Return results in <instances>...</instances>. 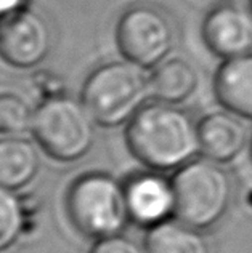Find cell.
Segmentation results:
<instances>
[{"mask_svg": "<svg viewBox=\"0 0 252 253\" xmlns=\"http://www.w3.org/2000/svg\"><path fill=\"white\" fill-rule=\"evenodd\" d=\"M117 48L129 63L152 69L165 63L175 46V29L164 11L135 5L117 21Z\"/></svg>", "mask_w": 252, "mask_h": 253, "instance_id": "cell-6", "label": "cell"}, {"mask_svg": "<svg viewBox=\"0 0 252 253\" xmlns=\"http://www.w3.org/2000/svg\"><path fill=\"white\" fill-rule=\"evenodd\" d=\"M34 112L21 96L15 93L0 95V133L16 135L24 133L32 126Z\"/></svg>", "mask_w": 252, "mask_h": 253, "instance_id": "cell-16", "label": "cell"}, {"mask_svg": "<svg viewBox=\"0 0 252 253\" xmlns=\"http://www.w3.org/2000/svg\"><path fill=\"white\" fill-rule=\"evenodd\" d=\"M15 191L0 186V253L11 249L28 231V221L37 209Z\"/></svg>", "mask_w": 252, "mask_h": 253, "instance_id": "cell-15", "label": "cell"}, {"mask_svg": "<svg viewBox=\"0 0 252 253\" xmlns=\"http://www.w3.org/2000/svg\"><path fill=\"white\" fill-rule=\"evenodd\" d=\"M251 10H252V0H251Z\"/></svg>", "mask_w": 252, "mask_h": 253, "instance_id": "cell-21", "label": "cell"}, {"mask_svg": "<svg viewBox=\"0 0 252 253\" xmlns=\"http://www.w3.org/2000/svg\"><path fill=\"white\" fill-rule=\"evenodd\" d=\"M200 86V74L185 59H167L150 76L151 96L159 103L182 104L188 101Z\"/></svg>", "mask_w": 252, "mask_h": 253, "instance_id": "cell-12", "label": "cell"}, {"mask_svg": "<svg viewBox=\"0 0 252 253\" xmlns=\"http://www.w3.org/2000/svg\"><path fill=\"white\" fill-rule=\"evenodd\" d=\"M41 161L36 148L21 138L0 139V186L21 189L37 175Z\"/></svg>", "mask_w": 252, "mask_h": 253, "instance_id": "cell-13", "label": "cell"}, {"mask_svg": "<svg viewBox=\"0 0 252 253\" xmlns=\"http://www.w3.org/2000/svg\"><path fill=\"white\" fill-rule=\"evenodd\" d=\"M130 221L151 229L175 216V192L172 179L159 171L140 173L125 183Z\"/></svg>", "mask_w": 252, "mask_h": 253, "instance_id": "cell-9", "label": "cell"}, {"mask_svg": "<svg viewBox=\"0 0 252 253\" xmlns=\"http://www.w3.org/2000/svg\"><path fill=\"white\" fill-rule=\"evenodd\" d=\"M145 247L148 253H212L202 232L177 218L148 229Z\"/></svg>", "mask_w": 252, "mask_h": 253, "instance_id": "cell-14", "label": "cell"}, {"mask_svg": "<svg viewBox=\"0 0 252 253\" xmlns=\"http://www.w3.org/2000/svg\"><path fill=\"white\" fill-rule=\"evenodd\" d=\"M251 202H252V201H251Z\"/></svg>", "mask_w": 252, "mask_h": 253, "instance_id": "cell-22", "label": "cell"}, {"mask_svg": "<svg viewBox=\"0 0 252 253\" xmlns=\"http://www.w3.org/2000/svg\"><path fill=\"white\" fill-rule=\"evenodd\" d=\"M205 46L222 59L252 53V13L238 5H218L202 21Z\"/></svg>", "mask_w": 252, "mask_h": 253, "instance_id": "cell-8", "label": "cell"}, {"mask_svg": "<svg viewBox=\"0 0 252 253\" xmlns=\"http://www.w3.org/2000/svg\"><path fill=\"white\" fill-rule=\"evenodd\" d=\"M175 192V218L205 231L227 216L235 197L230 173L209 159L187 164L172 178Z\"/></svg>", "mask_w": 252, "mask_h": 253, "instance_id": "cell-2", "label": "cell"}, {"mask_svg": "<svg viewBox=\"0 0 252 253\" xmlns=\"http://www.w3.org/2000/svg\"><path fill=\"white\" fill-rule=\"evenodd\" d=\"M150 96V79L132 63L103 64L82 86V103L101 126L130 122L147 106Z\"/></svg>", "mask_w": 252, "mask_h": 253, "instance_id": "cell-3", "label": "cell"}, {"mask_svg": "<svg viewBox=\"0 0 252 253\" xmlns=\"http://www.w3.org/2000/svg\"><path fill=\"white\" fill-rule=\"evenodd\" d=\"M66 210L74 228L97 241L119 236L130 221L125 184L106 173L77 178L66 196Z\"/></svg>", "mask_w": 252, "mask_h": 253, "instance_id": "cell-4", "label": "cell"}, {"mask_svg": "<svg viewBox=\"0 0 252 253\" xmlns=\"http://www.w3.org/2000/svg\"><path fill=\"white\" fill-rule=\"evenodd\" d=\"M51 50V31L36 11L24 8L0 21V58L10 66L29 69Z\"/></svg>", "mask_w": 252, "mask_h": 253, "instance_id": "cell-7", "label": "cell"}, {"mask_svg": "<svg viewBox=\"0 0 252 253\" xmlns=\"http://www.w3.org/2000/svg\"><path fill=\"white\" fill-rule=\"evenodd\" d=\"M95 119L85 104L59 95L45 98L32 119V135L47 154L59 162H76L95 143Z\"/></svg>", "mask_w": 252, "mask_h": 253, "instance_id": "cell-5", "label": "cell"}, {"mask_svg": "<svg viewBox=\"0 0 252 253\" xmlns=\"http://www.w3.org/2000/svg\"><path fill=\"white\" fill-rule=\"evenodd\" d=\"M200 152L209 161L228 164L248 146V128L233 112H212L198 122Z\"/></svg>", "mask_w": 252, "mask_h": 253, "instance_id": "cell-10", "label": "cell"}, {"mask_svg": "<svg viewBox=\"0 0 252 253\" xmlns=\"http://www.w3.org/2000/svg\"><path fill=\"white\" fill-rule=\"evenodd\" d=\"M125 141L138 162L152 171L180 170L200 152L198 124L174 104H147L129 122Z\"/></svg>", "mask_w": 252, "mask_h": 253, "instance_id": "cell-1", "label": "cell"}, {"mask_svg": "<svg viewBox=\"0 0 252 253\" xmlns=\"http://www.w3.org/2000/svg\"><path fill=\"white\" fill-rule=\"evenodd\" d=\"M29 0H0V21L26 8Z\"/></svg>", "mask_w": 252, "mask_h": 253, "instance_id": "cell-19", "label": "cell"}, {"mask_svg": "<svg viewBox=\"0 0 252 253\" xmlns=\"http://www.w3.org/2000/svg\"><path fill=\"white\" fill-rule=\"evenodd\" d=\"M214 91L225 109L252 121V53L227 59L217 69Z\"/></svg>", "mask_w": 252, "mask_h": 253, "instance_id": "cell-11", "label": "cell"}, {"mask_svg": "<svg viewBox=\"0 0 252 253\" xmlns=\"http://www.w3.org/2000/svg\"><path fill=\"white\" fill-rule=\"evenodd\" d=\"M90 253H148L147 247H142L134 239H129L122 234L111 236L97 241Z\"/></svg>", "mask_w": 252, "mask_h": 253, "instance_id": "cell-17", "label": "cell"}, {"mask_svg": "<svg viewBox=\"0 0 252 253\" xmlns=\"http://www.w3.org/2000/svg\"><path fill=\"white\" fill-rule=\"evenodd\" d=\"M251 159H252V139H251Z\"/></svg>", "mask_w": 252, "mask_h": 253, "instance_id": "cell-20", "label": "cell"}, {"mask_svg": "<svg viewBox=\"0 0 252 253\" xmlns=\"http://www.w3.org/2000/svg\"><path fill=\"white\" fill-rule=\"evenodd\" d=\"M36 84H37L39 88H41V91L45 93V98L64 95L63 93V82L53 74H49V72H41V74H37Z\"/></svg>", "mask_w": 252, "mask_h": 253, "instance_id": "cell-18", "label": "cell"}]
</instances>
